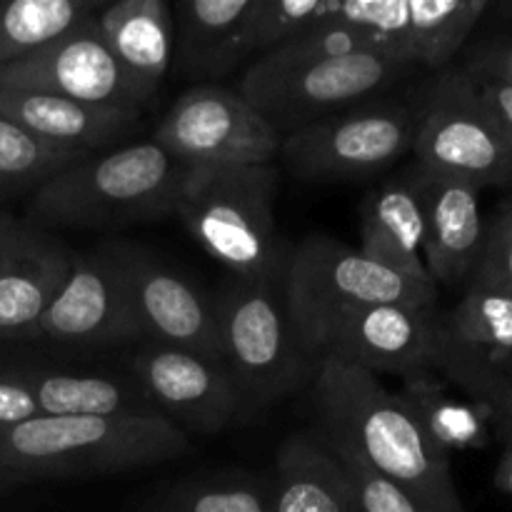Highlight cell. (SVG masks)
I'll use <instances>...</instances> for the list:
<instances>
[{
    "label": "cell",
    "instance_id": "obj_1",
    "mask_svg": "<svg viewBox=\"0 0 512 512\" xmlns=\"http://www.w3.org/2000/svg\"><path fill=\"white\" fill-rule=\"evenodd\" d=\"M318 430L398 485L423 512H465L450 473V455L420 425L400 395L373 373L320 358L313 378Z\"/></svg>",
    "mask_w": 512,
    "mask_h": 512
},
{
    "label": "cell",
    "instance_id": "obj_2",
    "mask_svg": "<svg viewBox=\"0 0 512 512\" xmlns=\"http://www.w3.org/2000/svg\"><path fill=\"white\" fill-rule=\"evenodd\" d=\"M188 450L163 415H35L0 428V468L33 483L150 468Z\"/></svg>",
    "mask_w": 512,
    "mask_h": 512
},
{
    "label": "cell",
    "instance_id": "obj_3",
    "mask_svg": "<svg viewBox=\"0 0 512 512\" xmlns=\"http://www.w3.org/2000/svg\"><path fill=\"white\" fill-rule=\"evenodd\" d=\"M185 165L155 140L88 155L33 195L30 223L53 228H123L178 210Z\"/></svg>",
    "mask_w": 512,
    "mask_h": 512
},
{
    "label": "cell",
    "instance_id": "obj_4",
    "mask_svg": "<svg viewBox=\"0 0 512 512\" xmlns=\"http://www.w3.org/2000/svg\"><path fill=\"white\" fill-rule=\"evenodd\" d=\"M275 193L273 165L188 168L175 215L230 275L283 283L290 248L278 233Z\"/></svg>",
    "mask_w": 512,
    "mask_h": 512
},
{
    "label": "cell",
    "instance_id": "obj_5",
    "mask_svg": "<svg viewBox=\"0 0 512 512\" xmlns=\"http://www.w3.org/2000/svg\"><path fill=\"white\" fill-rule=\"evenodd\" d=\"M413 70L403 58L380 50L328 55L283 45L250 65L238 93L285 138L315 120L378 98Z\"/></svg>",
    "mask_w": 512,
    "mask_h": 512
},
{
    "label": "cell",
    "instance_id": "obj_6",
    "mask_svg": "<svg viewBox=\"0 0 512 512\" xmlns=\"http://www.w3.org/2000/svg\"><path fill=\"white\" fill-rule=\"evenodd\" d=\"M283 293L290 330L313 360L335 320L350 310L380 303L438 305L435 283L385 268L328 235H310L290 250Z\"/></svg>",
    "mask_w": 512,
    "mask_h": 512
},
{
    "label": "cell",
    "instance_id": "obj_7",
    "mask_svg": "<svg viewBox=\"0 0 512 512\" xmlns=\"http://www.w3.org/2000/svg\"><path fill=\"white\" fill-rule=\"evenodd\" d=\"M283 283L233 275L215 300L220 353L238 385L243 420L313 383L318 370L290 330Z\"/></svg>",
    "mask_w": 512,
    "mask_h": 512
},
{
    "label": "cell",
    "instance_id": "obj_8",
    "mask_svg": "<svg viewBox=\"0 0 512 512\" xmlns=\"http://www.w3.org/2000/svg\"><path fill=\"white\" fill-rule=\"evenodd\" d=\"M415 113L418 168L460 178L475 188L512 183V150L463 68H445L425 85Z\"/></svg>",
    "mask_w": 512,
    "mask_h": 512
},
{
    "label": "cell",
    "instance_id": "obj_9",
    "mask_svg": "<svg viewBox=\"0 0 512 512\" xmlns=\"http://www.w3.org/2000/svg\"><path fill=\"white\" fill-rule=\"evenodd\" d=\"M413 105L370 98L285 135L280 155L310 183H348L380 173L413 150Z\"/></svg>",
    "mask_w": 512,
    "mask_h": 512
},
{
    "label": "cell",
    "instance_id": "obj_10",
    "mask_svg": "<svg viewBox=\"0 0 512 512\" xmlns=\"http://www.w3.org/2000/svg\"><path fill=\"white\" fill-rule=\"evenodd\" d=\"M153 140L185 168H225L270 165L283 135L238 90L205 83L175 100Z\"/></svg>",
    "mask_w": 512,
    "mask_h": 512
},
{
    "label": "cell",
    "instance_id": "obj_11",
    "mask_svg": "<svg viewBox=\"0 0 512 512\" xmlns=\"http://www.w3.org/2000/svg\"><path fill=\"white\" fill-rule=\"evenodd\" d=\"M320 358H335L373 375L433 373L443 360V313L438 305L403 303L350 310L328 330Z\"/></svg>",
    "mask_w": 512,
    "mask_h": 512
},
{
    "label": "cell",
    "instance_id": "obj_12",
    "mask_svg": "<svg viewBox=\"0 0 512 512\" xmlns=\"http://www.w3.org/2000/svg\"><path fill=\"white\" fill-rule=\"evenodd\" d=\"M108 253L123 280L140 338L223 360L215 300L150 253L130 245H113Z\"/></svg>",
    "mask_w": 512,
    "mask_h": 512
},
{
    "label": "cell",
    "instance_id": "obj_13",
    "mask_svg": "<svg viewBox=\"0 0 512 512\" xmlns=\"http://www.w3.org/2000/svg\"><path fill=\"white\" fill-rule=\"evenodd\" d=\"M135 385L185 435H213L243 420V400L223 360L165 345H145L133 358Z\"/></svg>",
    "mask_w": 512,
    "mask_h": 512
},
{
    "label": "cell",
    "instance_id": "obj_14",
    "mask_svg": "<svg viewBox=\"0 0 512 512\" xmlns=\"http://www.w3.org/2000/svg\"><path fill=\"white\" fill-rule=\"evenodd\" d=\"M0 90L63 95L80 103L138 113L145 105L105 45L98 15L80 23L55 43L45 45L38 53L0 70Z\"/></svg>",
    "mask_w": 512,
    "mask_h": 512
},
{
    "label": "cell",
    "instance_id": "obj_15",
    "mask_svg": "<svg viewBox=\"0 0 512 512\" xmlns=\"http://www.w3.org/2000/svg\"><path fill=\"white\" fill-rule=\"evenodd\" d=\"M138 338V323L108 248L73 255L63 288L30 335L58 348H105Z\"/></svg>",
    "mask_w": 512,
    "mask_h": 512
},
{
    "label": "cell",
    "instance_id": "obj_16",
    "mask_svg": "<svg viewBox=\"0 0 512 512\" xmlns=\"http://www.w3.org/2000/svg\"><path fill=\"white\" fill-rule=\"evenodd\" d=\"M70 265L73 253L50 230L0 213V340H30Z\"/></svg>",
    "mask_w": 512,
    "mask_h": 512
},
{
    "label": "cell",
    "instance_id": "obj_17",
    "mask_svg": "<svg viewBox=\"0 0 512 512\" xmlns=\"http://www.w3.org/2000/svg\"><path fill=\"white\" fill-rule=\"evenodd\" d=\"M425 218V268L433 283H470L485 243L480 188L415 165L410 170Z\"/></svg>",
    "mask_w": 512,
    "mask_h": 512
},
{
    "label": "cell",
    "instance_id": "obj_18",
    "mask_svg": "<svg viewBox=\"0 0 512 512\" xmlns=\"http://www.w3.org/2000/svg\"><path fill=\"white\" fill-rule=\"evenodd\" d=\"M0 118L43 143L80 155H98L140 125L138 110L103 108L33 90H0Z\"/></svg>",
    "mask_w": 512,
    "mask_h": 512
},
{
    "label": "cell",
    "instance_id": "obj_19",
    "mask_svg": "<svg viewBox=\"0 0 512 512\" xmlns=\"http://www.w3.org/2000/svg\"><path fill=\"white\" fill-rule=\"evenodd\" d=\"M98 28L135 93L148 103L175 55V20L165 0H120L98 15Z\"/></svg>",
    "mask_w": 512,
    "mask_h": 512
},
{
    "label": "cell",
    "instance_id": "obj_20",
    "mask_svg": "<svg viewBox=\"0 0 512 512\" xmlns=\"http://www.w3.org/2000/svg\"><path fill=\"white\" fill-rule=\"evenodd\" d=\"M268 485L273 512H355L348 473L320 430L283 440Z\"/></svg>",
    "mask_w": 512,
    "mask_h": 512
},
{
    "label": "cell",
    "instance_id": "obj_21",
    "mask_svg": "<svg viewBox=\"0 0 512 512\" xmlns=\"http://www.w3.org/2000/svg\"><path fill=\"white\" fill-rule=\"evenodd\" d=\"M423 248V205L410 173L370 190L360 205V253L420 283H433Z\"/></svg>",
    "mask_w": 512,
    "mask_h": 512
},
{
    "label": "cell",
    "instance_id": "obj_22",
    "mask_svg": "<svg viewBox=\"0 0 512 512\" xmlns=\"http://www.w3.org/2000/svg\"><path fill=\"white\" fill-rule=\"evenodd\" d=\"M255 0H185L178 8L175 65L188 78H223L248 58Z\"/></svg>",
    "mask_w": 512,
    "mask_h": 512
},
{
    "label": "cell",
    "instance_id": "obj_23",
    "mask_svg": "<svg viewBox=\"0 0 512 512\" xmlns=\"http://www.w3.org/2000/svg\"><path fill=\"white\" fill-rule=\"evenodd\" d=\"M493 0H405L395 53L413 68L445 70Z\"/></svg>",
    "mask_w": 512,
    "mask_h": 512
},
{
    "label": "cell",
    "instance_id": "obj_24",
    "mask_svg": "<svg viewBox=\"0 0 512 512\" xmlns=\"http://www.w3.org/2000/svg\"><path fill=\"white\" fill-rule=\"evenodd\" d=\"M40 415H160L140 388H128L110 375L63 373L18 363Z\"/></svg>",
    "mask_w": 512,
    "mask_h": 512
},
{
    "label": "cell",
    "instance_id": "obj_25",
    "mask_svg": "<svg viewBox=\"0 0 512 512\" xmlns=\"http://www.w3.org/2000/svg\"><path fill=\"white\" fill-rule=\"evenodd\" d=\"M443 333L450 343L505 370L512 358V293L470 280L450 313H443Z\"/></svg>",
    "mask_w": 512,
    "mask_h": 512
},
{
    "label": "cell",
    "instance_id": "obj_26",
    "mask_svg": "<svg viewBox=\"0 0 512 512\" xmlns=\"http://www.w3.org/2000/svg\"><path fill=\"white\" fill-rule=\"evenodd\" d=\"M98 0H8L0 3V70L55 43L98 15Z\"/></svg>",
    "mask_w": 512,
    "mask_h": 512
},
{
    "label": "cell",
    "instance_id": "obj_27",
    "mask_svg": "<svg viewBox=\"0 0 512 512\" xmlns=\"http://www.w3.org/2000/svg\"><path fill=\"white\" fill-rule=\"evenodd\" d=\"M400 398L413 408L420 425L448 455L453 450H475L490 443L488 418L483 410L475 403H463L445 393L443 383L430 373L405 378V390Z\"/></svg>",
    "mask_w": 512,
    "mask_h": 512
},
{
    "label": "cell",
    "instance_id": "obj_28",
    "mask_svg": "<svg viewBox=\"0 0 512 512\" xmlns=\"http://www.w3.org/2000/svg\"><path fill=\"white\" fill-rule=\"evenodd\" d=\"M88 155L55 148L0 118V203L23 193H38L45 183Z\"/></svg>",
    "mask_w": 512,
    "mask_h": 512
},
{
    "label": "cell",
    "instance_id": "obj_29",
    "mask_svg": "<svg viewBox=\"0 0 512 512\" xmlns=\"http://www.w3.org/2000/svg\"><path fill=\"white\" fill-rule=\"evenodd\" d=\"M440 370L483 410L500 438L512 440V375L450 343L445 333Z\"/></svg>",
    "mask_w": 512,
    "mask_h": 512
},
{
    "label": "cell",
    "instance_id": "obj_30",
    "mask_svg": "<svg viewBox=\"0 0 512 512\" xmlns=\"http://www.w3.org/2000/svg\"><path fill=\"white\" fill-rule=\"evenodd\" d=\"M338 0H255L248 15L250 50H278L333 15Z\"/></svg>",
    "mask_w": 512,
    "mask_h": 512
},
{
    "label": "cell",
    "instance_id": "obj_31",
    "mask_svg": "<svg viewBox=\"0 0 512 512\" xmlns=\"http://www.w3.org/2000/svg\"><path fill=\"white\" fill-rule=\"evenodd\" d=\"M160 512H273L270 485L250 475L198 480L173 490Z\"/></svg>",
    "mask_w": 512,
    "mask_h": 512
},
{
    "label": "cell",
    "instance_id": "obj_32",
    "mask_svg": "<svg viewBox=\"0 0 512 512\" xmlns=\"http://www.w3.org/2000/svg\"><path fill=\"white\" fill-rule=\"evenodd\" d=\"M328 445L338 453L340 463H343L345 473H348L350 488H353L355 512H423L398 485H393L383 475L375 473L358 455H353L345 448H338L333 443Z\"/></svg>",
    "mask_w": 512,
    "mask_h": 512
},
{
    "label": "cell",
    "instance_id": "obj_33",
    "mask_svg": "<svg viewBox=\"0 0 512 512\" xmlns=\"http://www.w3.org/2000/svg\"><path fill=\"white\" fill-rule=\"evenodd\" d=\"M512 293V198L485 223V243L473 278Z\"/></svg>",
    "mask_w": 512,
    "mask_h": 512
},
{
    "label": "cell",
    "instance_id": "obj_34",
    "mask_svg": "<svg viewBox=\"0 0 512 512\" xmlns=\"http://www.w3.org/2000/svg\"><path fill=\"white\" fill-rule=\"evenodd\" d=\"M475 80H490L512 88V35H493L473 45L463 65Z\"/></svg>",
    "mask_w": 512,
    "mask_h": 512
},
{
    "label": "cell",
    "instance_id": "obj_35",
    "mask_svg": "<svg viewBox=\"0 0 512 512\" xmlns=\"http://www.w3.org/2000/svg\"><path fill=\"white\" fill-rule=\"evenodd\" d=\"M40 415L18 363H0V428Z\"/></svg>",
    "mask_w": 512,
    "mask_h": 512
},
{
    "label": "cell",
    "instance_id": "obj_36",
    "mask_svg": "<svg viewBox=\"0 0 512 512\" xmlns=\"http://www.w3.org/2000/svg\"><path fill=\"white\" fill-rule=\"evenodd\" d=\"M475 83H478L480 95H483L490 113H493L495 120H498L500 130H503L505 140H508L512 150V88L503 83H490V80H475Z\"/></svg>",
    "mask_w": 512,
    "mask_h": 512
},
{
    "label": "cell",
    "instance_id": "obj_37",
    "mask_svg": "<svg viewBox=\"0 0 512 512\" xmlns=\"http://www.w3.org/2000/svg\"><path fill=\"white\" fill-rule=\"evenodd\" d=\"M495 485L512 500V440H503V453L495 468Z\"/></svg>",
    "mask_w": 512,
    "mask_h": 512
},
{
    "label": "cell",
    "instance_id": "obj_38",
    "mask_svg": "<svg viewBox=\"0 0 512 512\" xmlns=\"http://www.w3.org/2000/svg\"><path fill=\"white\" fill-rule=\"evenodd\" d=\"M30 483H33V480L25 478V475L0 468V498H3V495H8V493H13V490L23 488V485H30Z\"/></svg>",
    "mask_w": 512,
    "mask_h": 512
},
{
    "label": "cell",
    "instance_id": "obj_39",
    "mask_svg": "<svg viewBox=\"0 0 512 512\" xmlns=\"http://www.w3.org/2000/svg\"><path fill=\"white\" fill-rule=\"evenodd\" d=\"M490 10H493V13H498L500 18L508 20V23H512V0H508V3H493L490 5Z\"/></svg>",
    "mask_w": 512,
    "mask_h": 512
},
{
    "label": "cell",
    "instance_id": "obj_40",
    "mask_svg": "<svg viewBox=\"0 0 512 512\" xmlns=\"http://www.w3.org/2000/svg\"><path fill=\"white\" fill-rule=\"evenodd\" d=\"M503 373H508V375H512V358L508 360V365H505V370H503Z\"/></svg>",
    "mask_w": 512,
    "mask_h": 512
}]
</instances>
